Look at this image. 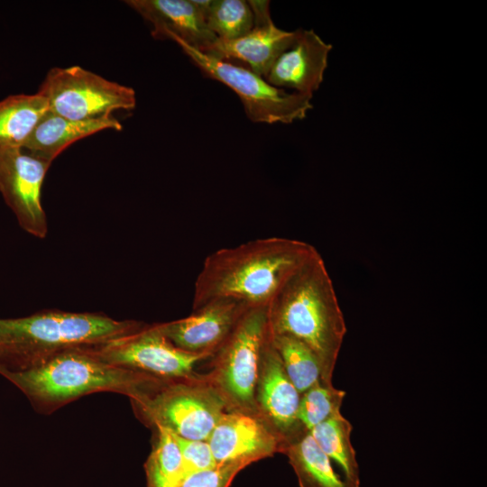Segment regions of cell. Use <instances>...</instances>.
I'll list each match as a JSON object with an SVG mask.
<instances>
[{
	"label": "cell",
	"mask_w": 487,
	"mask_h": 487,
	"mask_svg": "<svg viewBox=\"0 0 487 487\" xmlns=\"http://www.w3.org/2000/svg\"><path fill=\"white\" fill-rule=\"evenodd\" d=\"M48 111L45 98L37 92L11 95L0 100V152L23 149Z\"/></svg>",
	"instance_id": "cell-19"
},
{
	"label": "cell",
	"mask_w": 487,
	"mask_h": 487,
	"mask_svg": "<svg viewBox=\"0 0 487 487\" xmlns=\"http://www.w3.org/2000/svg\"><path fill=\"white\" fill-rule=\"evenodd\" d=\"M299 400L300 394L288 377L270 335L262 355L255 403L260 417L283 444L307 430L298 418Z\"/></svg>",
	"instance_id": "cell-13"
},
{
	"label": "cell",
	"mask_w": 487,
	"mask_h": 487,
	"mask_svg": "<svg viewBox=\"0 0 487 487\" xmlns=\"http://www.w3.org/2000/svg\"><path fill=\"white\" fill-rule=\"evenodd\" d=\"M317 253L306 242L279 236L218 249L206 257L196 278L192 311L216 299L269 307L287 280Z\"/></svg>",
	"instance_id": "cell-1"
},
{
	"label": "cell",
	"mask_w": 487,
	"mask_h": 487,
	"mask_svg": "<svg viewBox=\"0 0 487 487\" xmlns=\"http://www.w3.org/2000/svg\"><path fill=\"white\" fill-rule=\"evenodd\" d=\"M245 467L240 463L216 465L187 477L179 487H229L237 473Z\"/></svg>",
	"instance_id": "cell-26"
},
{
	"label": "cell",
	"mask_w": 487,
	"mask_h": 487,
	"mask_svg": "<svg viewBox=\"0 0 487 487\" xmlns=\"http://www.w3.org/2000/svg\"><path fill=\"white\" fill-rule=\"evenodd\" d=\"M37 93L45 98L50 112L77 121L110 116L115 110L136 106L133 88L78 65L51 69Z\"/></svg>",
	"instance_id": "cell-8"
},
{
	"label": "cell",
	"mask_w": 487,
	"mask_h": 487,
	"mask_svg": "<svg viewBox=\"0 0 487 487\" xmlns=\"http://www.w3.org/2000/svg\"><path fill=\"white\" fill-rule=\"evenodd\" d=\"M331 50L332 45L313 30L299 29L296 41L279 56L264 79L276 87L312 96L323 82Z\"/></svg>",
	"instance_id": "cell-15"
},
{
	"label": "cell",
	"mask_w": 487,
	"mask_h": 487,
	"mask_svg": "<svg viewBox=\"0 0 487 487\" xmlns=\"http://www.w3.org/2000/svg\"><path fill=\"white\" fill-rule=\"evenodd\" d=\"M216 465L253 462L280 453L282 440L256 414L227 410L207 438Z\"/></svg>",
	"instance_id": "cell-11"
},
{
	"label": "cell",
	"mask_w": 487,
	"mask_h": 487,
	"mask_svg": "<svg viewBox=\"0 0 487 487\" xmlns=\"http://www.w3.org/2000/svg\"><path fill=\"white\" fill-rule=\"evenodd\" d=\"M249 308L232 299H216L193 310L187 317L157 323V326L178 348L211 357Z\"/></svg>",
	"instance_id": "cell-12"
},
{
	"label": "cell",
	"mask_w": 487,
	"mask_h": 487,
	"mask_svg": "<svg viewBox=\"0 0 487 487\" xmlns=\"http://www.w3.org/2000/svg\"><path fill=\"white\" fill-rule=\"evenodd\" d=\"M122 124L114 116L77 121L48 111L35 126L23 150L51 163L65 149L80 139L100 131H121Z\"/></svg>",
	"instance_id": "cell-17"
},
{
	"label": "cell",
	"mask_w": 487,
	"mask_h": 487,
	"mask_svg": "<svg viewBox=\"0 0 487 487\" xmlns=\"http://www.w3.org/2000/svg\"><path fill=\"white\" fill-rule=\"evenodd\" d=\"M145 325L99 313L59 309L0 318V372L26 371L64 350L105 343L134 333Z\"/></svg>",
	"instance_id": "cell-4"
},
{
	"label": "cell",
	"mask_w": 487,
	"mask_h": 487,
	"mask_svg": "<svg viewBox=\"0 0 487 487\" xmlns=\"http://www.w3.org/2000/svg\"><path fill=\"white\" fill-rule=\"evenodd\" d=\"M124 3L152 24L158 40L180 41L206 53L218 40L191 0H127Z\"/></svg>",
	"instance_id": "cell-14"
},
{
	"label": "cell",
	"mask_w": 487,
	"mask_h": 487,
	"mask_svg": "<svg viewBox=\"0 0 487 487\" xmlns=\"http://www.w3.org/2000/svg\"><path fill=\"white\" fill-rule=\"evenodd\" d=\"M87 349L101 360L165 381L190 378L195 365L210 356L185 352L175 346L157 323Z\"/></svg>",
	"instance_id": "cell-9"
},
{
	"label": "cell",
	"mask_w": 487,
	"mask_h": 487,
	"mask_svg": "<svg viewBox=\"0 0 487 487\" xmlns=\"http://www.w3.org/2000/svg\"><path fill=\"white\" fill-rule=\"evenodd\" d=\"M204 19L208 29L222 41L238 39L254 25L251 6L243 0H211Z\"/></svg>",
	"instance_id": "cell-23"
},
{
	"label": "cell",
	"mask_w": 487,
	"mask_h": 487,
	"mask_svg": "<svg viewBox=\"0 0 487 487\" xmlns=\"http://www.w3.org/2000/svg\"><path fill=\"white\" fill-rule=\"evenodd\" d=\"M269 327L271 335H289L308 345L320 363L322 382L333 384L346 325L319 253L301 266L272 299Z\"/></svg>",
	"instance_id": "cell-2"
},
{
	"label": "cell",
	"mask_w": 487,
	"mask_h": 487,
	"mask_svg": "<svg viewBox=\"0 0 487 487\" xmlns=\"http://www.w3.org/2000/svg\"><path fill=\"white\" fill-rule=\"evenodd\" d=\"M51 164L23 149L0 152V193L20 226L37 238L48 234L41 188Z\"/></svg>",
	"instance_id": "cell-10"
},
{
	"label": "cell",
	"mask_w": 487,
	"mask_h": 487,
	"mask_svg": "<svg viewBox=\"0 0 487 487\" xmlns=\"http://www.w3.org/2000/svg\"><path fill=\"white\" fill-rule=\"evenodd\" d=\"M156 440L145 464L146 487H179L183 482L181 456L172 433L155 427Z\"/></svg>",
	"instance_id": "cell-22"
},
{
	"label": "cell",
	"mask_w": 487,
	"mask_h": 487,
	"mask_svg": "<svg viewBox=\"0 0 487 487\" xmlns=\"http://www.w3.org/2000/svg\"><path fill=\"white\" fill-rule=\"evenodd\" d=\"M299 32V29L289 32L278 28L271 17L254 20L248 33L233 41L217 40L205 54L264 78L279 56L293 44Z\"/></svg>",
	"instance_id": "cell-16"
},
{
	"label": "cell",
	"mask_w": 487,
	"mask_h": 487,
	"mask_svg": "<svg viewBox=\"0 0 487 487\" xmlns=\"http://www.w3.org/2000/svg\"><path fill=\"white\" fill-rule=\"evenodd\" d=\"M180 451L183 480L216 466L207 440L187 439L174 435Z\"/></svg>",
	"instance_id": "cell-25"
},
{
	"label": "cell",
	"mask_w": 487,
	"mask_h": 487,
	"mask_svg": "<svg viewBox=\"0 0 487 487\" xmlns=\"http://www.w3.org/2000/svg\"><path fill=\"white\" fill-rule=\"evenodd\" d=\"M352 424L342 413L315 426L310 435L320 449L340 467L344 478L360 487L359 465L351 442Z\"/></svg>",
	"instance_id": "cell-20"
},
{
	"label": "cell",
	"mask_w": 487,
	"mask_h": 487,
	"mask_svg": "<svg viewBox=\"0 0 487 487\" xmlns=\"http://www.w3.org/2000/svg\"><path fill=\"white\" fill-rule=\"evenodd\" d=\"M271 336L288 377L300 395L322 381L320 363L308 345L286 335Z\"/></svg>",
	"instance_id": "cell-21"
},
{
	"label": "cell",
	"mask_w": 487,
	"mask_h": 487,
	"mask_svg": "<svg viewBox=\"0 0 487 487\" xmlns=\"http://www.w3.org/2000/svg\"><path fill=\"white\" fill-rule=\"evenodd\" d=\"M147 425L161 427L187 439L207 440L228 410L205 375L170 381L139 402L132 403Z\"/></svg>",
	"instance_id": "cell-6"
},
{
	"label": "cell",
	"mask_w": 487,
	"mask_h": 487,
	"mask_svg": "<svg viewBox=\"0 0 487 487\" xmlns=\"http://www.w3.org/2000/svg\"><path fill=\"white\" fill-rule=\"evenodd\" d=\"M87 346L60 352L34 368L1 371L0 375L17 387L36 410L46 414L99 391L124 394L132 403L138 402L170 381L108 363Z\"/></svg>",
	"instance_id": "cell-3"
},
{
	"label": "cell",
	"mask_w": 487,
	"mask_h": 487,
	"mask_svg": "<svg viewBox=\"0 0 487 487\" xmlns=\"http://www.w3.org/2000/svg\"><path fill=\"white\" fill-rule=\"evenodd\" d=\"M175 42L204 76L223 83L239 96L253 123L290 124L304 119L312 108L311 96L276 87L247 69L208 56L180 41Z\"/></svg>",
	"instance_id": "cell-7"
},
{
	"label": "cell",
	"mask_w": 487,
	"mask_h": 487,
	"mask_svg": "<svg viewBox=\"0 0 487 487\" xmlns=\"http://www.w3.org/2000/svg\"><path fill=\"white\" fill-rule=\"evenodd\" d=\"M345 391L333 384L318 381L300 395L298 418L300 424L310 430L315 426L341 413Z\"/></svg>",
	"instance_id": "cell-24"
},
{
	"label": "cell",
	"mask_w": 487,
	"mask_h": 487,
	"mask_svg": "<svg viewBox=\"0 0 487 487\" xmlns=\"http://www.w3.org/2000/svg\"><path fill=\"white\" fill-rule=\"evenodd\" d=\"M270 335L269 307L249 308L210 357L211 370L205 376L222 396L228 410L259 415L255 388Z\"/></svg>",
	"instance_id": "cell-5"
},
{
	"label": "cell",
	"mask_w": 487,
	"mask_h": 487,
	"mask_svg": "<svg viewBox=\"0 0 487 487\" xmlns=\"http://www.w3.org/2000/svg\"><path fill=\"white\" fill-rule=\"evenodd\" d=\"M280 453L288 457L300 487H353L335 471L308 430L285 442Z\"/></svg>",
	"instance_id": "cell-18"
}]
</instances>
